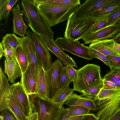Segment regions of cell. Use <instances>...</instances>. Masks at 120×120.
<instances>
[{
    "label": "cell",
    "instance_id": "1",
    "mask_svg": "<svg viewBox=\"0 0 120 120\" xmlns=\"http://www.w3.org/2000/svg\"><path fill=\"white\" fill-rule=\"evenodd\" d=\"M21 13L25 21L34 33L53 40L54 32L47 21L39 11L37 4L31 0H22Z\"/></svg>",
    "mask_w": 120,
    "mask_h": 120
},
{
    "label": "cell",
    "instance_id": "2",
    "mask_svg": "<svg viewBox=\"0 0 120 120\" xmlns=\"http://www.w3.org/2000/svg\"><path fill=\"white\" fill-rule=\"evenodd\" d=\"M34 112L38 114V120H58L64 114V108L49 100L36 94L29 95Z\"/></svg>",
    "mask_w": 120,
    "mask_h": 120
},
{
    "label": "cell",
    "instance_id": "3",
    "mask_svg": "<svg viewBox=\"0 0 120 120\" xmlns=\"http://www.w3.org/2000/svg\"><path fill=\"white\" fill-rule=\"evenodd\" d=\"M77 77L73 83V89L80 93L84 89L92 86L102 85V79L99 66L89 64L77 70Z\"/></svg>",
    "mask_w": 120,
    "mask_h": 120
},
{
    "label": "cell",
    "instance_id": "4",
    "mask_svg": "<svg viewBox=\"0 0 120 120\" xmlns=\"http://www.w3.org/2000/svg\"><path fill=\"white\" fill-rule=\"evenodd\" d=\"M37 5L40 13L51 27L68 20L79 5H59L50 4H41Z\"/></svg>",
    "mask_w": 120,
    "mask_h": 120
},
{
    "label": "cell",
    "instance_id": "5",
    "mask_svg": "<svg viewBox=\"0 0 120 120\" xmlns=\"http://www.w3.org/2000/svg\"><path fill=\"white\" fill-rule=\"evenodd\" d=\"M64 37L72 40L81 39L88 33L95 22L86 17L77 18L73 13L67 20Z\"/></svg>",
    "mask_w": 120,
    "mask_h": 120
},
{
    "label": "cell",
    "instance_id": "6",
    "mask_svg": "<svg viewBox=\"0 0 120 120\" xmlns=\"http://www.w3.org/2000/svg\"><path fill=\"white\" fill-rule=\"evenodd\" d=\"M62 50H65L88 60H92L90 48L80 43L79 40H72L64 37H58L54 41Z\"/></svg>",
    "mask_w": 120,
    "mask_h": 120
},
{
    "label": "cell",
    "instance_id": "7",
    "mask_svg": "<svg viewBox=\"0 0 120 120\" xmlns=\"http://www.w3.org/2000/svg\"><path fill=\"white\" fill-rule=\"evenodd\" d=\"M115 3L114 0H86L82 4L78 6L73 13L77 18L89 17Z\"/></svg>",
    "mask_w": 120,
    "mask_h": 120
},
{
    "label": "cell",
    "instance_id": "8",
    "mask_svg": "<svg viewBox=\"0 0 120 120\" xmlns=\"http://www.w3.org/2000/svg\"><path fill=\"white\" fill-rule=\"evenodd\" d=\"M10 92L25 116L29 118L33 111L29 96L21 81L11 85Z\"/></svg>",
    "mask_w": 120,
    "mask_h": 120
},
{
    "label": "cell",
    "instance_id": "9",
    "mask_svg": "<svg viewBox=\"0 0 120 120\" xmlns=\"http://www.w3.org/2000/svg\"><path fill=\"white\" fill-rule=\"evenodd\" d=\"M63 67L60 61L57 59L46 71L48 78V97L49 100L52 99L57 93L60 76Z\"/></svg>",
    "mask_w": 120,
    "mask_h": 120
},
{
    "label": "cell",
    "instance_id": "10",
    "mask_svg": "<svg viewBox=\"0 0 120 120\" xmlns=\"http://www.w3.org/2000/svg\"><path fill=\"white\" fill-rule=\"evenodd\" d=\"M26 34L34 46L42 61L44 70L45 71H47L52 63V56L49 50L36 34L32 32L28 29Z\"/></svg>",
    "mask_w": 120,
    "mask_h": 120
},
{
    "label": "cell",
    "instance_id": "11",
    "mask_svg": "<svg viewBox=\"0 0 120 120\" xmlns=\"http://www.w3.org/2000/svg\"><path fill=\"white\" fill-rule=\"evenodd\" d=\"M21 46L27 55L29 65L37 78L39 71L43 67L42 61L34 46L26 36L21 38Z\"/></svg>",
    "mask_w": 120,
    "mask_h": 120
},
{
    "label": "cell",
    "instance_id": "12",
    "mask_svg": "<svg viewBox=\"0 0 120 120\" xmlns=\"http://www.w3.org/2000/svg\"><path fill=\"white\" fill-rule=\"evenodd\" d=\"M120 32V26L110 25L96 31L88 33L81 39L83 41L84 44H87L96 40L113 39Z\"/></svg>",
    "mask_w": 120,
    "mask_h": 120
},
{
    "label": "cell",
    "instance_id": "13",
    "mask_svg": "<svg viewBox=\"0 0 120 120\" xmlns=\"http://www.w3.org/2000/svg\"><path fill=\"white\" fill-rule=\"evenodd\" d=\"M38 35L49 51L60 59L64 65H70L77 68H78L74 60L65 53L56 44L53 40H51L44 35L40 34Z\"/></svg>",
    "mask_w": 120,
    "mask_h": 120
},
{
    "label": "cell",
    "instance_id": "14",
    "mask_svg": "<svg viewBox=\"0 0 120 120\" xmlns=\"http://www.w3.org/2000/svg\"><path fill=\"white\" fill-rule=\"evenodd\" d=\"M5 109L10 110L18 120H28L22 111L18 104L11 92L0 96V111Z\"/></svg>",
    "mask_w": 120,
    "mask_h": 120
},
{
    "label": "cell",
    "instance_id": "15",
    "mask_svg": "<svg viewBox=\"0 0 120 120\" xmlns=\"http://www.w3.org/2000/svg\"><path fill=\"white\" fill-rule=\"evenodd\" d=\"M115 41L113 39L96 40L92 42L88 47L101 52L106 56L108 55L120 56L114 47Z\"/></svg>",
    "mask_w": 120,
    "mask_h": 120
},
{
    "label": "cell",
    "instance_id": "16",
    "mask_svg": "<svg viewBox=\"0 0 120 120\" xmlns=\"http://www.w3.org/2000/svg\"><path fill=\"white\" fill-rule=\"evenodd\" d=\"M37 78L32 68L29 65L22 75L21 83L28 95L36 94Z\"/></svg>",
    "mask_w": 120,
    "mask_h": 120
},
{
    "label": "cell",
    "instance_id": "17",
    "mask_svg": "<svg viewBox=\"0 0 120 120\" xmlns=\"http://www.w3.org/2000/svg\"><path fill=\"white\" fill-rule=\"evenodd\" d=\"M65 105L68 106H76L84 107L91 110L96 111L98 108L94 100L73 93L65 102Z\"/></svg>",
    "mask_w": 120,
    "mask_h": 120
},
{
    "label": "cell",
    "instance_id": "18",
    "mask_svg": "<svg viewBox=\"0 0 120 120\" xmlns=\"http://www.w3.org/2000/svg\"><path fill=\"white\" fill-rule=\"evenodd\" d=\"M12 11L13 15V32L22 37H24L28 29V26L23 21V15L21 13L18 3L12 10Z\"/></svg>",
    "mask_w": 120,
    "mask_h": 120
},
{
    "label": "cell",
    "instance_id": "19",
    "mask_svg": "<svg viewBox=\"0 0 120 120\" xmlns=\"http://www.w3.org/2000/svg\"><path fill=\"white\" fill-rule=\"evenodd\" d=\"M4 72L7 75L8 80L15 84L16 79L22 76L21 71L17 61L14 58L11 61L5 58L4 61Z\"/></svg>",
    "mask_w": 120,
    "mask_h": 120
},
{
    "label": "cell",
    "instance_id": "20",
    "mask_svg": "<svg viewBox=\"0 0 120 120\" xmlns=\"http://www.w3.org/2000/svg\"><path fill=\"white\" fill-rule=\"evenodd\" d=\"M48 78L46 71L43 68L39 71L37 79L36 94L48 99Z\"/></svg>",
    "mask_w": 120,
    "mask_h": 120
},
{
    "label": "cell",
    "instance_id": "21",
    "mask_svg": "<svg viewBox=\"0 0 120 120\" xmlns=\"http://www.w3.org/2000/svg\"><path fill=\"white\" fill-rule=\"evenodd\" d=\"M120 10V1L95 13L91 16L87 17L94 20L98 21L108 18Z\"/></svg>",
    "mask_w": 120,
    "mask_h": 120
},
{
    "label": "cell",
    "instance_id": "22",
    "mask_svg": "<svg viewBox=\"0 0 120 120\" xmlns=\"http://www.w3.org/2000/svg\"><path fill=\"white\" fill-rule=\"evenodd\" d=\"M12 50L14 53V57L17 61L20 68L22 76L29 64L27 56L21 45Z\"/></svg>",
    "mask_w": 120,
    "mask_h": 120
},
{
    "label": "cell",
    "instance_id": "23",
    "mask_svg": "<svg viewBox=\"0 0 120 120\" xmlns=\"http://www.w3.org/2000/svg\"><path fill=\"white\" fill-rule=\"evenodd\" d=\"M21 38L15 34H7L2 38L1 44L4 48H7L14 49L21 45Z\"/></svg>",
    "mask_w": 120,
    "mask_h": 120
},
{
    "label": "cell",
    "instance_id": "24",
    "mask_svg": "<svg viewBox=\"0 0 120 120\" xmlns=\"http://www.w3.org/2000/svg\"><path fill=\"white\" fill-rule=\"evenodd\" d=\"M18 0H0V20L5 19V23L12 8Z\"/></svg>",
    "mask_w": 120,
    "mask_h": 120
},
{
    "label": "cell",
    "instance_id": "25",
    "mask_svg": "<svg viewBox=\"0 0 120 120\" xmlns=\"http://www.w3.org/2000/svg\"><path fill=\"white\" fill-rule=\"evenodd\" d=\"M74 91L73 89L69 87L58 93L50 101L60 107H63L64 105L73 93Z\"/></svg>",
    "mask_w": 120,
    "mask_h": 120
},
{
    "label": "cell",
    "instance_id": "26",
    "mask_svg": "<svg viewBox=\"0 0 120 120\" xmlns=\"http://www.w3.org/2000/svg\"><path fill=\"white\" fill-rule=\"evenodd\" d=\"M72 82L66 66H64L60 76L57 94L68 88L69 84Z\"/></svg>",
    "mask_w": 120,
    "mask_h": 120
},
{
    "label": "cell",
    "instance_id": "27",
    "mask_svg": "<svg viewBox=\"0 0 120 120\" xmlns=\"http://www.w3.org/2000/svg\"><path fill=\"white\" fill-rule=\"evenodd\" d=\"M36 4H50L59 5H80L79 0H33Z\"/></svg>",
    "mask_w": 120,
    "mask_h": 120
},
{
    "label": "cell",
    "instance_id": "28",
    "mask_svg": "<svg viewBox=\"0 0 120 120\" xmlns=\"http://www.w3.org/2000/svg\"><path fill=\"white\" fill-rule=\"evenodd\" d=\"M64 114L71 116L84 115L90 113L91 110L86 108L76 106L64 108Z\"/></svg>",
    "mask_w": 120,
    "mask_h": 120
},
{
    "label": "cell",
    "instance_id": "29",
    "mask_svg": "<svg viewBox=\"0 0 120 120\" xmlns=\"http://www.w3.org/2000/svg\"><path fill=\"white\" fill-rule=\"evenodd\" d=\"M120 94V87L113 89L101 87L98 94L94 99V101L104 98Z\"/></svg>",
    "mask_w": 120,
    "mask_h": 120
},
{
    "label": "cell",
    "instance_id": "30",
    "mask_svg": "<svg viewBox=\"0 0 120 120\" xmlns=\"http://www.w3.org/2000/svg\"><path fill=\"white\" fill-rule=\"evenodd\" d=\"M102 87L101 86H96L86 88L80 92L82 97L94 99L97 96Z\"/></svg>",
    "mask_w": 120,
    "mask_h": 120
},
{
    "label": "cell",
    "instance_id": "31",
    "mask_svg": "<svg viewBox=\"0 0 120 120\" xmlns=\"http://www.w3.org/2000/svg\"><path fill=\"white\" fill-rule=\"evenodd\" d=\"M108 25V18L96 21L93 24L88 33L98 31L106 27Z\"/></svg>",
    "mask_w": 120,
    "mask_h": 120
},
{
    "label": "cell",
    "instance_id": "32",
    "mask_svg": "<svg viewBox=\"0 0 120 120\" xmlns=\"http://www.w3.org/2000/svg\"><path fill=\"white\" fill-rule=\"evenodd\" d=\"M103 79L115 83L120 80V74L117 72L115 69H111Z\"/></svg>",
    "mask_w": 120,
    "mask_h": 120
},
{
    "label": "cell",
    "instance_id": "33",
    "mask_svg": "<svg viewBox=\"0 0 120 120\" xmlns=\"http://www.w3.org/2000/svg\"><path fill=\"white\" fill-rule=\"evenodd\" d=\"M106 57L110 70L120 68V56L108 55Z\"/></svg>",
    "mask_w": 120,
    "mask_h": 120
},
{
    "label": "cell",
    "instance_id": "34",
    "mask_svg": "<svg viewBox=\"0 0 120 120\" xmlns=\"http://www.w3.org/2000/svg\"><path fill=\"white\" fill-rule=\"evenodd\" d=\"M89 48L91 55L93 58H96L99 59L109 67V64L106 56L95 49L91 48Z\"/></svg>",
    "mask_w": 120,
    "mask_h": 120
},
{
    "label": "cell",
    "instance_id": "35",
    "mask_svg": "<svg viewBox=\"0 0 120 120\" xmlns=\"http://www.w3.org/2000/svg\"><path fill=\"white\" fill-rule=\"evenodd\" d=\"M1 112L0 116L3 120H18L14 114L8 109H4Z\"/></svg>",
    "mask_w": 120,
    "mask_h": 120
},
{
    "label": "cell",
    "instance_id": "36",
    "mask_svg": "<svg viewBox=\"0 0 120 120\" xmlns=\"http://www.w3.org/2000/svg\"><path fill=\"white\" fill-rule=\"evenodd\" d=\"M69 74L71 79L73 83L75 81L77 77V70L74 69L72 66L66 65Z\"/></svg>",
    "mask_w": 120,
    "mask_h": 120
},
{
    "label": "cell",
    "instance_id": "37",
    "mask_svg": "<svg viewBox=\"0 0 120 120\" xmlns=\"http://www.w3.org/2000/svg\"><path fill=\"white\" fill-rule=\"evenodd\" d=\"M3 56L6 59L9 61L12 60L14 58L12 50L7 48H4Z\"/></svg>",
    "mask_w": 120,
    "mask_h": 120
},
{
    "label": "cell",
    "instance_id": "38",
    "mask_svg": "<svg viewBox=\"0 0 120 120\" xmlns=\"http://www.w3.org/2000/svg\"><path fill=\"white\" fill-rule=\"evenodd\" d=\"M120 17V10L108 18L109 26L115 22Z\"/></svg>",
    "mask_w": 120,
    "mask_h": 120
},
{
    "label": "cell",
    "instance_id": "39",
    "mask_svg": "<svg viewBox=\"0 0 120 120\" xmlns=\"http://www.w3.org/2000/svg\"><path fill=\"white\" fill-rule=\"evenodd\" d=\"M102 87L105 89H113L116 88L114 83L102 79Z\"/></svg>",
    "mask_w": 120,
    "mask_h": 120
},
{
    "label": "cell",
    "instance_id": "40",
    "mask_svg": "<svg viewBox=\"0 0 120 120\" xmlns=\"http://www.w3.org/2000/svg\"><path fill=\"white\" fill-rule=\"evenodd\" d=\"M82 120H99L98 118L93 113L85 115Z\"/></svg>",
    "mask_w": 120,
    "mask_h": 120
},
{
    "label": "cell",
    "instance_id": "41",
    "mask_svg": "<svg viewBox=\"0 0 120 120\" xmlns=\"http://www.w3.org/2000/svg\"><path fill=\"white\" fill-rule=\"evenodd\" d=\"M107 120H120V107Z\"/></svg>",
    "mask_w": 120,
    "mask_h": 120
},
{
    "label": "cell",
    "instance_id": "42",
    "mask_svg": "<svg viewBox=\"0 0 120 120\" xmlns=\"http://www.w3.org/2000/svg\"><path fill=\"white\" fill-rule=\"evenodd\" d=\"M85 115L71 116L68 120H82Z\"/></svg>",
    "mask_w": 120,
    "mask_h": 120
},
{
    "label": "cell",
    "instance_id": "43",
    "mask_svg": "<svg viewBox=\"0 0 120 120\" xmlns=\"http://www.w3.org/2000/svg\"><path fill=\"white\" fill-rule=\"evenodd\" d=\"M28 120H38V114L33 112L29 118Z\"/></svg>",
    "mask_w": 120,
    "mask_h": 120
},
{
    "label": "cell",
    "instance_id": "44",
    "mask_svg": "<svg viewBox=\"0 0 120 120\" xmlns=\"http://www.w3.org/2000/svg\"><path fill=\"white\" fill-rule=\"evenodd\" d=\"M114 47L120 56V44L115 42Z\"/></svg>",
    "mask_w": 120,
    "mask_h": 120
},
{
    "label": "cell",
    "instance_id": "45",
    "mask_svg": "<svg viewBox=\"0 0 120 120\" xmlns=\"http://www.w3.org/2000/svg\"><path fill=\"white\" fill-rule=\"evenodd\" d=\"M70 116H71L69 115L65 114H64L58 120H68Z\"/></svg>",
    "mask_w": 120,
    "mask_h": 120
},
{
    "label": "cell",
    "instance_id": "46",
    "mask_svg": "<svg viewBox=\"0 0 120 120\" xmlns=\"http://www.w3.org/2000/svg\"><path fill=\"white\" fill-rule=\"evenodd\" d=\"M113 39L115 42L120 44V32Z\"/></svg>",
    "mask_w": 120,
    "mask_h": 120
},
{
    "label": "cell",
    "instance_id": "47",
    "mask_svg": "<svg viewBox=\"0 0 120 120\" xmlns=\"http://www.w3.org/2000/svg\"><path fill=\"white\" fill-rule=\"evenodd\" d=\"M0 58H1L4 55V49H3V47L2 45L0 44Z\"/></svg>",
    "mask_w": 120,
    "mask_h": 120
},
{
    "label": "cell",
    "instance_id": "48",
    "mask_svg": "<svg viewBox=\"0 0 120 120\" xmlns=\"http://www.w3.org/2000/svg\"><path fill=\"white\" fill-rule=\"evenodd\" d=\"M114 83L117 88L120 87V80Z\"/></svg>",
    "mask_w": 120,
    "mask_h": 120
},
{
    "label": "cell",
    "instance_id": "49",
    "mask_svg": "<svg viewBox=\"0 0 120 120\" xmlns=\"http://www.w3.org/2000/svg\"><path fill=\"white\" fill-rule=\"evenodd\" d=\"M115 69H116L117 72L120 74V68Z\"/></svg>",
    "mask_w": 120,
    "mask_h": 120
},
{
    "label": "cell",
    "instance_id": "50",
    "mask_svg": "<svg viewBox=\"0 0 120 120\" xmlns=\"http://www.w3.org/2000/svg\"><path fill=\"white\" fill-rule=\"evenodd\" d=\"M0 120H3L2 118L0 116Z\"/></svg>",
    "mask_w": 120,
    "mask_h": 120
}]
</instances>
